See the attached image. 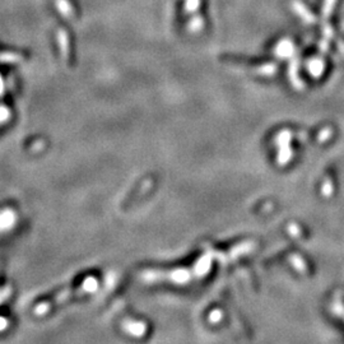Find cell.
Returning a JSON list of instances; mask_svg holds the SVG:
<instances>
[{
    "label": "cell",
    "instance_id": "3",
    "mask_svg": "<svg viewBox=\"0 0 344 344\" xmlns=\"http://www.w3.org/2000/svg\"><path fill=\"white\" fill-rule=\"evenodd\" d=\"M334 4H335V0H325V4H324V9H323L324 19H328V17L330 16L331 11H333Z\"/></svg>",
    "mask_w": 344,
    "mask_h": 344
},
{
    "label": "cell",
    "instance_id": "2",
    "mask_svg": "<svg viewBox=\"0 0 344 344\" xmlns=\"http://www.w3.org/2000/svg\"><path fill=\"white\" fill-rule=\"evenodd\" d=\"M293 47L292 45H291L290 41H282V42L279 43V48L277 50V52L279 55H290L291 52H292Z\"/></svg>",
    "mask_w": 344,
    "mask_h": 344
},
{
    "label": "cell",
    "instance_id": "1",
    "mask_svg": "<svg viewBox=\"0 0 344 344\" xmlns=\"http://www.w3.org/2000/svg\"><path fill=\"white\" fill-rule=\"evenodd\" d=\"M293 7H295V9H296L297 13H299L300 16H301L302 18L305 19V21L309 22V23H312V22H315V17L312 16L311 12L307 11V9L305 8L304 4L300 3V2H295V3H293Z\"/></svg>",
    "mask_w": 344,
    "mask_h": 344
}]
</instances>
